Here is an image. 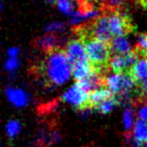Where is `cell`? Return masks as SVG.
<instances>
[{
	"mask_svg": "<svg viewBox=\"0 0 147 147\" xmlns=\"http://www.w3.org/2000/svg\"><path fill=\"white\" fill-rule=\"evenodd\" d=\"M59 39L53 33H47V34L40 36L34 40V47L40 49L43 53H49L53 49H59Z\"/></svg>",
	"mask_w": 147,
	"mask_h": 147,
	"instance_id": "cell-10",
	"label": "cell"
},
{
	"mask_svg": "<svg viewBox=\"0 0 147 147\" xmlns=\"http://www.w3.org/2000/svg\"><path fill=\"white\" fill-rule=\"evenodd\" d=\"M86 47L87 55L91 63L94 71L104 75L110 65L111 57V45L110 42L100 40L96 38H88L83 40Z\"/></svg>",
	"mask_w": 147,
	"mask_h": 147,
	"instance_id": "cell-2",
	"label": "cell"
},
{
	"mask_svg": "<svg viewBox=\"0 0 147 147\" xmlns=\"http://www.w3.org/2000/svg\"><path fill=\"white\" fill-rule=\"evenodd\" d=\"M128 74L133 79L135 84L140 87L145 81H147V57H141L138 59Z\"/></svg>",
	"mask_w": 147,
	"mask_h": 147,
	"instance_id": "cell-8",
	"label": "cell"
},
{
	"mask_svg": "<svg viewBox=\"0 0 147 147\" xmlns=\"http://www.w3.org/2000/svg\"><path fill=\"white\" fill-rule=\"evenodd\" d=\"M138 4L141 5L144 9H147V0H138Z\"/></svg>",
	"mask_w": 147,
	"mask_h": 147,
	"instance_id": "cell-27",
	"label": "cell"
},
{
	"mask_svg": "<svg viewBox=\"0 0 147 147\" xmlns=\"http://www.w3.org/2000/svg\"><path fill=\"white\" fill-rule=\"evenodd\" d=\"M93 73H94V69H93V67L90 61H89V59L79 61V63L73 65L71 74H73V77L77 82L88 78Z\"/></svg>",
	"mask_w": 147,
	"mask_h": 147,
	"instance_id": "cell-12",
	"label": "cell"
},
{
	"mask_svg": "<svg viewBox=\"0 0 147 147\" xmlns=\"http://www.w3.org/2000/svg\"><path fill=\"white\" fill-rule=\"evenodd\" d=\"M112 97H114V95L107 88H101L90 92L89 93V108L96 109L99 105Z\"/></svg>",
	"mask_w": 147,
	"mask_h": 147,
	"instance_id": "cell-11",
	"label": "cell"
},
{
	"mask_svg": "<svg viewBox=\"0 0 147 147\" xmlns=\"http://www.w3.org/2000/svg\"><path fill=\"white\" fill-rule=\"evenodd\" d=\"M65 53L69 57V63H71V67L75 63H79L82 61H87L88 55H87L86 47L85 42L81 38L79 39H73L65 47Z\"/></svg>",
	"mask_w": 147,
	"mask_h": 147,
	"instance_id": "cell-7",
	"label": "cell"
},
{
	"mask_svg": "<svg viewBox=\"0 0 147 147\" xmlns=\"http://www.w3.org/2000/svg\"><path fill=\"white\" fill-rule=\"evenodd\" d=\"M65 29V25L61 22H51L47 26V31L49 33L53 32H59V31H63Z\"/></svg>",
	"mask_w": 147,
	"mask_h": 147,
	"instance_id": "cell-23",
	"label": "cell"
},
{
	"mask_svg": "<svg viewBox=\"0 0 147 147\" xmlns=\"http://www.w3.org/2000/svg\"><path fill=\"white\" fill-rule=\"evenodd\" d=\"M109 16V27L113 38L120 35H127L135 30L130 16L126 12L119 10H105Z\"/></svg>",
	"mask_w": 147,
	"mask_h": 147,
	"instance_id": "cell-4",
	"label": "cell"
},
{
	"mask_svg": "<svg viewBox=\"0 0 147 147\" xmlns=\"http://www.w3.org/2000/svg\"><path fill=\"white\" fill-rule=\"evenodd\" d=\"M105 87L121 101L129 100L138 87L129 74H114L105 76Z\"/></svg>",
	"mask_w": 147,
	"mask_h": 147,
	"instance_id": "cell-3",
	"label": "cell"
},
{
	"mask_svg": "<svg viewBox=\"0 0 147 147\" xmlns=\"http://www.w3.org/2000/svg\"><path fill=\"white\" fill-rule=\"evenodd\" d=\"M18 65H19V61H18V59H17V57H9V59H7L6 63H5V69L8 71H14L15 69H17Z\"/></svg>",
	"mask_w": 147,
	"mask_h": 147,
	"instance_id": "cell-24",
	"label": "cell"
},
{
	"mask_svg": "<svg viewBox=\"0 0 147 147\" xmlns=\"http://www.w3.org/2000/svg\"><path fill=\"white\" fill-rule=\"evenodd\" d=\"M79 3L78 0H59L57 2V8L61 12L71 15L75 11V4Z\"/></svg>",
	"mask_w": 147,
	"mask_h": 147,
	"instance_id": "cell-18",
	"label": "cell"
},
{
	"mask_svg": "<svg viewBox=\"0 0 147 147\" xmlns=\"http://www.w3.org/2000/svg\"><path fill=\"white\" fill-rule=\"evenodd\" d=\"M138 116L139 119H142L147 122V100H141L138 103Z\"/></svg>",
	"mask_w": 147,
	"mask_h": 147,
	"instance_id": "cell-22",
	"label": "cell"
},
{
	"mask_svg": "<svg viewBox=\"0 0 147 147\" xmlns=\"http://www.w3.org/2000/svg\"><path fill=\"white\" fill-rule=\"evenodd\" d=\"M128 0H106L104 3L105 10H119Z\"/></svg>",
	"mask_w": 147,
	"mask_h": 147,
	"instance_id": "cell-21",
	"label": "cell"
},
{
	"mask_svg": "<svg viewBox=\"0 0 147 147\" xmlns=\"http://www.w3.org/2000/svg\"><path fill=\"white\" fill-rule=\"evenodd\" d=\"M36 69L47 85L57 87L69 80L73 67L67 53L61 49H57L47 53Z\"/></svg>",
	"mask_w": 147,
	"mask_h": 147,
	"instance_id": "cell-1",
	"label": "cell"
},
{
	"mask_svg": "<svg viewBox=\"0 0 147 147\" xmlns=\"http://www.w3.org/2000/svg\"><path fill=\"white\" fill-rule=\"evenodd\" d=\"M133 140L140 145L147 144V122L142 119H138L135 123L133 133H131Z\"/></svg>",
	"mask_w": 147,
	"mask_h": 147,
	"instance_id": "cell-15",
	"label": "cell"
},
{
	"mask_svg": "<svg viewBox=\"0 0 147 147\" xmlns=\"http://www.w3.org/2000/svg\"><path fill=\"white\" fill-rule=\"evenodd\" d=\"M120 103H121L120 99H119L118 97L114 96V97H112V98L106 100L105 102H103L102 104H100L95 110L98 111L101 114H108L113 109H115L117 106H119Z\"/></svg>",
	"mask_w": 147,
	"mask_h": 147,
	"instance_id": "cell-16",
	"label": "cell"
},
{
	"mask_svg": "<svg viewBox=\"0 0 147 147\" xmlns=\"http://www.w3.org/2000/svg\"><path fill=\"white\" fill-rule=\"evenodd\" d=\"M6 96L8 101L16 107H24L28 103V95L20 89H6Z\"/></svg>",
	"mask_w": 147,
	"mask_h": 147,
	"instance_id": "cell-14",
	"label": "cell"
},
{
	"mask_svg": "<svg viewBox=\"0 0 147 147\" xmlns=\"http://www.w3.org/2000/svg\"><path fill=\"white\" fill-rule=\"evenodd\" d=\"M138 57L135 51L124 55H115L111 59L109 67L115 74H128L131 67L138 61Z\"/></svg>",
	"mask_w": 147,
	"mask_h": 147,
	"instance_id": "cell-6",
	"label": "cell"
},
{
	"mask_svg": "<svg viewBox=\"0 0 147 147\" xmlns=\"http://www.w3.org/2000/svg\"><path fill=\"white\" fill-rule=\"evenodd\" d=\"M133 119H134V114H133L132 107L127 106L123 114V124L127 133H131L133 127Z\"/></svg>",
	"mask_w": 147,
	"mask_h": 147,
	"instance_id": "cell-19",
	"label": "cell"
},
{
	"mask_svg": "<svg viewBox=\"0 0 147 147\" xmlns=\"http://www.w3.org/2000/svg\"><path fill=\"white\" fill-rule=\"evenodd\" d=\"M6 131H7V136L9 138H14L20 131V123L16 120H11L8 122L6 126Z\"/></svg>",
	"mask_w": 147,
	"mask_h": 147,
	"instance_id": "cell-20",
	"label": "cell"
},
{
	"mask_svg": "<svg viewBox=\"0 0 147 147\" xmlns=\"http://www.w3.org/2000/svg\"><path fill=\"white\" fill-rule=\"evenodd\" d=\"M134 51L140 57H147V33H140L137 35V41Z\"/></svg>",
	"mask_w": 147,
	"mask_h": 147,
	"instance_id": "cell-17",
	"label": "cell"
},
{
	"mask_svg": "<svg viewBox=\"0 0 147 147\" xmlns=\"http://www.w3.org/2000/svg\"><path fill=\"white\" fill-rule=\"evenodd\" d=\"M80 1L83 5H92V6H94V4H104L106 0H80Z\"/></svg>",
	"mask_w": 147,
	"mask_h": 147,
	"instance_id": "cell-25",
	"label": "cell"
},
{
	"mask_svg": "<svg viewBox=\"0 0 147 147\" xmlns=\"http://www.w3.org/2000/svg\"><path fill=\"white\" fill-rule=\"evenodd\" d=\"M61 101L71 105L78 110H86L89 108V94L86 90L75 84L61 96Z\"/></svg>",
	"mask_w": 147,
	"mask_h": 147,
	"instance_id": "cell-5",
	"label": "cell"
},
{
	"mask_svg": "<svg viewBox=\"0 0 147 147\" xmlns=\"http://www.w3.org/2000/svg\"><path fill=\"white\" fill-rule=\"evenodd\" d=\"M49 1H51V2H57L59 0H49Z\"/></svg>",
	"mask_w": 147,
	"mask_h": 147,
	"instance_id": "cell-28",
	"label": "cell"
},
{
	"mask_svg": "<svg viewBox=\"0 0 147 147\" xmlns=\"http://www.w3.org/2000/svg\"><path fill=\"white\" fill-rule=\"evenodd\" d=\"M18 53H19L18 47H11V49H9L8 51H7V53H8V55L10 57H16Z\"/></svg>",
	"mask_w": 147,
	"mask_h": 147,
	"instance_id": "cell-26",
	"label": "cell"
},
{
	"mask_svg": "<svg viewBox=\"0 0 147 147\" xmlns=\"http://www.w3.org/2000/svg\"><path fill=\"white\" fill-rule=\"evenodd\" d=\"M111 49L115 55H124L132 51V45L126 35L116 36L111 40Z\"/></svg>",
	"mask_w": 147,
	"mask_h": 147,
	"instance_id": "cell-13",
	"label": "cell"
},
{
	"mask_svg": "<svg viewBox=\"0 0 147 147\" xmlns=\"http://www.w3.org/2000/svg\"><path fill=\"white\" fill-rule=\"evenodd\" d=\"M77 84L86 90L87 92H93L98 89L104 88L105 87V76L102 74H99L97 71H94L92 75L88 77V78L84 79L82 81L77 82Z\"/></svg>",
	"mask_w": 147,
	"mask_h": 147,
	"instance_id": "cell-9",
	"label": "cell"
}]
</instances>
